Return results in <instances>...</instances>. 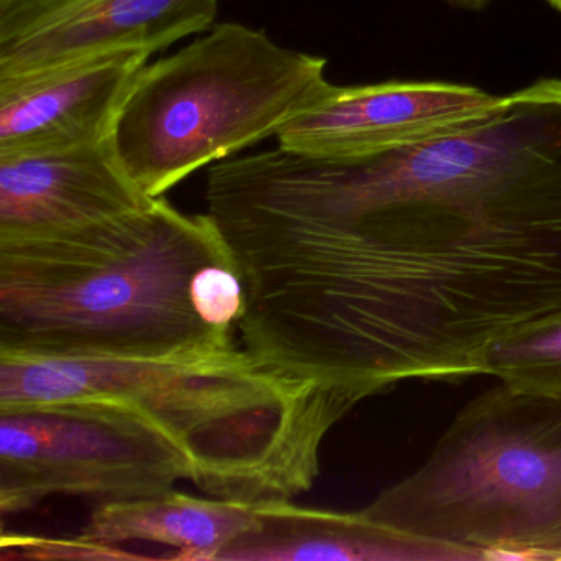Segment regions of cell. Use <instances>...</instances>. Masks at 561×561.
<instances>
[{
  "mask_svg": "<svg viewBox=\"0 0 561 561\" xmlns=\"http://www.w3.org/2000/svg\"><path fill=\"white\" fill-rule=\"evenodd\" d=\"M206 215L244 288L242 347L271 369L359 400L484 376L561 308V80L379 152L229 157Z\"/></svg>",
  "mask_w": 561,
  "mask_h": 561,
  "instance_id": "6da1fadb",
  "label": "cell"
},
{
  "mask_svg": "<svg viewBox=\"0 0 561 561\" xmlns=\"http://www.w3.org/2000/svg\"><path fill=\"white\" fill-rule=\"evenodd\" d=\"M234 259L163 196L73 231L0 241V356L157 357L234 346Z\"/></svg>",
  "mask_w": 561,
  "mask_h": 561,
  "instance_id": "7a4b0ae2",
  "label": "cell"
},
{
  "mask_svg": "<svg viewBox=\"0 0 561 561\" xmlns=\"http://www.w3.org/2000/svg\"><path fill=\"white\" fill-rule=\"evenodd\" d=\"M359 402L236 346L157 357L0 356V410L83 403L133 413L180 449L193 484L249 505L310 491L323 439Z\"/></svg>",
  "mask_w": 561,
  "mask_h": 561,
  "instance_id": "3957f363",
  "label": "cell"
},
{
  "mask_svg": "<svg viewBox=\"0 0 561 561\" xmlns=\"http://www.w3.org/2000/svg\"><path fill=\"white\" fill-rule=\"evenodd\" d=\"M363 514L484 561L561 560V397L491 387Z\"/></svg>",
  "mask_w": 561,
  "mask_h": 561,
  "instance_id": "277c9868",
  "label": "cell"
},
{
  "mask_svg": "<svg viewBox=\"0 0 561 561\" xmlns=\"http://www.w3.org/2000/svg\"><path fill=\"white\" fill-rule=\"evenodd\" d=\"M327 60L282 47L261 28L215 24L170 57L147 64L110 144L150 198L254 146L330 87Z\"/></svg>",
  "mask_w": 561,
  "mask_h": 561,
  "instance_id": "5b68a950",
  "label": "cell"
},
{
  "mask_svg": "<svg viewBox=\"0 0 561 561\" xmlns=\"http://www.w3.org/2000/svg\"><path fill=\"white\" fill-rule=\"evenodd\" d=\"M188 479L185 456L133 413L58 403L0 410V512L19 514L51 495L136 501Z\"/></svg>",
  "mask_w": 561,
  "mask_h": 561,
  "instance_id": "8992f818",
  "label": "cell"
},
{
  "mask_svg": "<svg viewBox=\"0 0 561 561\" xmlns=\"http://www.w3.org/2000/svg\"><path fill=\"white\" fill-rule=\"evenodd\" d=\"M499 98L479 88L442 81L330 84L275 137L284 149L307 156H364L461 123L489 110Z\"/></svg>",
  "mask_w": 561,
  "mask_h": 561,
  "instance_id": "52a82bcc",
  "label": "cell"
},
{
  "mask_svg": "<svg viewBox=\"0 0 561 561\" xmlns=\"http://www.w3.org/2000/svg\"><path fill=\"white\" fill-rule=\"evenodd\" d=\"M110 140L0 156V241L87 228L146 208Z\"/></svg>",
  "mask_w": 561,
  "mask_h": 561,
  "instance_id": "ba28073f",
  "label": "cell"
},
{
  "mask_svg": "<svg viewBox=\"0 0 561 561\" xmlns=\"http://www.w3.org/2000/svg\"><path fill=\"white\" fill-rule=\"evenodd\" d=\"M150 57L110 51L0 81V156L107 142Z\"/></svg>",
  "mask_w": 561,
  "mask_h": 561,
  "instance_id": "9c48e42d",
  "label": "cell"
},
{
  "mask_svg": "<svg viewBox=\"0 0 561 561\" xmlns=\"http://www.w3.org/2000/svg\"><path fill=\"white\" fill-rule=\"evenodd\" d=\"M219 0H98L96 4L0 45V81L110 51L165 50L216 24Z\"/></svg>",
  "mask_w": 561,
  "mask_h": 561,
  "instance_id": "30bf717a",
  "label": "cell"
},
{
  "mask_svg": "<svg viewBox=\"0 0 561 561\" xmlns=\"http://www.w3.org/2000/svg\"><path fill=\"white\" fill-rule=\"evenodd\" d=\"M254 524L219 554L222 561H484L474 551L430 540L363 514L255 505Z\"/></svg>",
  "mask_w": 561,
  "mask_h": 561,
  "instance_id": "8fae6325",
  "label": "cell"
},
{
  "mask_svg": "<svg viewBox=\"0 0 561 561\" xmlns=\"http://www.w3.org/2000/svg\"><path fill=\"white\" fill-rule=\"evenodd\" d=\"M254 507L173 489L156 497L98 504L80 537L116 547L129 541L163 545L176 550L170 560H219L221 551L254 524Z\"/></svg>",
  "mask_w": 561,
  "mask_h": 561,
  "instance_id": "7c38bea8",
  "label": "cell"
},
{
  "mask_svg": "<svg viewBox=\"0 0 561 561\" xmlns=\"http://www.w3.org/2000/svg\"><path fill=\"white\" fill-rule=\"evenodd\" d=\"M488 376L525 392L561 397V308L497 341L488 354Z\"/></svg>",
  "mask_w": 561,
  "mask_h": 561,
  "instance_id": "4fadbf2b",
  "label": "cell"
},
{
  "mask_svg": "<svg viewBox=\"0 0 561 561\" xmlns=\"http://www.w3.org/2000/svg\"><path fill=\"white\" fill-rule=\"evenodd\" d=\"M98 0H0V45L12 44Z\"/></svg>",
  "mask_w": 561,
  "mask_h": 561,
  "instance_id": "5bb4252c",
  "label": "cell"
},
{
  "mask_svg": "<svg viewBox=\"0 0 561 561\" xmlns=\"http://www.w3.org/2000/svg\"><path fill=\"white\" fill-rule=\"evenodd\" d=\"M2 548L12 550L14 558H35V560H124V558H139L137 554L117 548L116 545L96 543L84 540L83 537L75 540H54V538L38 537H2ZM11 554V557H12Z\"/></svg>",
  "mask_w": 561,
  "mask_h": 561,
  "instance_id": "9a60e30c",
  "label": "cell"
},
{
  "mask_svg": "<svg viewBox=\"0 0 561 561\" xmlns=\"http://www.w3.org/2000/svg\"><path fill=\"white\" fill-rule=\"evenodd\" d=\"M451 4L461 5L468 9H481L488 4L489 0H448Z\"/></svg>",
  "mask_w": 561,
  "mask_h": 561,
  "instance_id": "2e32d148",
  "label": "cell"
},
{
  "mask_svg": "<svg viewBox=\"0 0 561 561\" xmlns=\"http://www.w3.org/2000/svg\"><path fill=\"white\" fill-rule=\"evenodd\" d=\"M548 4L553 5L558 12H561V0H547Z\"/></svg>",
  "mask_w": 561,
  "mask_h": 561,
  "instance_id": "e0dca14e",
  "label": "cell"
}]
</instances>
